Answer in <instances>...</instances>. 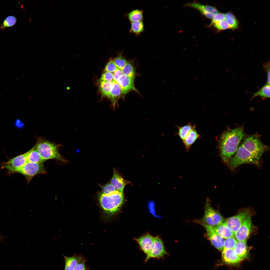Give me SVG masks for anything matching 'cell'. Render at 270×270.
Listing matches in <instances>:
<instances>
[{
  "label": "cell",
  "mask_w": 270,
  "mask_h": 270,
  "mask_svg": "<svg viewBox=\"0 0 270 270\" xmlns=\"http://www.w3.org/2000/svg\"><path fill=\"white\" fill-rule=\"evenodd\" d=\"M259 136L254 134L248 136L238 146L234 156L228 163L229 168L233 170L244 164L250 163L260 166L262 154L268 149Z\"/></svg>",
  "instance_id": "1"
},
{
  "label": "cell",
  "mask_w": 270,
  "mask_h": 270,
  "mask_svg": "<svg viewBox=\"0 0 270 270\" xmlns=\"http://www.w3.org/2000/svg\"><path fill=\"white\" fill-rule=\"evenodd\" d=\"M244 135L242 127L228 130L221 135L218 146L220 156L224 162L228 163L235 154Z\"/></svg>",
  "instance_id": "2"
},
{
  "label": "cell",
  "mask_w": 270,
  "mask_h": 270,
  "mask_svg": "<svg viewBox=\"0 0 270 270\" xmlns=\"http://www.w3.org/2000/svg\"><path fill=\"white\" fill-rule=\"evenodd\" d=\"M124 199L123 193L117 190L108 194H104L100 193L98 195L100 206L105 212L110 215L114 214L118 211L122 204Z\"/></svg>",
  "instance_id": "3"
},
{
  "label": "cell",
  "mask_w": 270,
  "mask_h": 270,
  "mask_svg": "<svg viewBox=\"0 0 270 270\" xmlns=\"http://www.w3.org/2000/svg\"><path fill=\"white\" fill-rule=\"evenodd\" d=\"M35 148L42 158L46 160L55 159L63 162H68L60 154L58 146L53 143L40 139L36 144Z\"/></svg>",
  "instance_id": "4"
},
{
  "label": "cell",
  "mask_w": 270,
  "mask_h": 270,
  "mask_svg": "<svg viewBox=\"0 0 270 270\" xmlns=\"http://www.w3.org/2000/svg\"><path fill=\"white\" fill-rule=\"evenodd\" d=\"M211 203L209 199L207 198L204 205V215L201 219L196 220V222L200 224L214 227L225 221L222 216L212 207Z\"/></svg>",
  "instance_id": "5"
},
{
  "label": "cell",
  "mask_w": 270,
  "mask_h": 270,
  "mask_svg": "<svg viewBox=\"0 0 270 270\" xmlns=\"http://www.w3.org/2000/svg\"><path fill=\"white\" fill-rule=\"evenodd\" d=\"M46 172L43 163H36L28 161L17 172L23 175L28 182L36 175L45 174Z\"/></svg>",
  "instance_id": "6"
},
{
  "label": "cell",
  "mask_w": 270,
  "mask_h": 270,
  "mask_svg": "<svg viewBox=\"0 0 270 270\" xmlns=\"http://www.w3.org/2000/svg\"><path fill=\"white\" fill-rule=\"evenodd\" d=\"M35 145L24 153L10 159L7 162L4 163L2 166V168L6 169L10 174L17 172L27 162L28 154L35 148Z\"/></svg>",
  "instance_id": "7"
},
{
  "label": "cell",
  "mask_w": 270,
  "mask_h": 270,
  "mask_svg": "<svg viewBox=\"0 0 270 270\" xmlns=\"http://www.w3.org/2000/svg\"><path fill=\"white\" fill-rule=\"evenodd\" d=\"M251 214H252L250 210H242L236 215L228 218L224 223L234 234L245 219Z\"/></svg>",
  "instance_id": "8"
},
{
  "label": "cell",
  "mask_w": 270,
  "mask_h": 270,
  "mask_svg": "<svg viewBox=\"0 0 270 270\" xmlns=\"http://www.w3.org/2000/svg\"><path fill=\"white\" fill-rule=\"evenodd\" d=\"M167 254L162 240L158 236L154 237L152 247L150 252L147 254L145 261L146 262L152 258H161Z\"/></svg>",
  "instance_id": "9"
},
{
  "label": "cell",
  "mask_w": 270,
  "mask_h": 270,
  "mask_svg": "<svg viewBox=\"0 0 270 270\" xmlns=\"http://www.w3.org/2000/svg\"><path fill=\"white\" fill-rule=\"evenodd\" d=\"M252 214L248 216L234 233V236L238 241L246 242L252 229Z\"/></svg>",
  "instance_id": "10"
},
{
  "label": "cell",
  "mask_w": 270,
  "mask_h": 270,
  "mask_svg": "<svg viewBox=\"0 0 270 270\" xmlns=\"http://www.w3.org/2000/svg\"><path fill=\"white\" fill-rule=\"evenodd\" d=\"M205 229L208 238L212 244L218 250L222 251L224 247V238H222L215 231L212 227L201 224Z\"/></svg>",
  "instance_id": "11"
},
{
  "label": "cell",
  "mask_w": 270,
  "mask_h": 270,
  "mask_svg": "<svg viewBox=\"0 0 270 270\" xmlns=\"http://www.w3.org/2000/svg\"><path fill=\"white\" fill-rule=\"evenodd\" d=\"M134 82V79L123 74L116 81L121 88L122 98H124L126 94L132 91L138 92L135 87Z\"/></svg>",
  "instance_id": "12"
},
{
  "label": "cell",
  "mask_w": 270,
  "mask_h": 270,
  "mask_svg": "<svg viewBox=\"0 0 270 270\" xmlns=\"http://www.w3.org/2000/svg\"><path fill=\"white\" fill-rule=\"evenodd\" d=\"M184 6L196 9L202 14L209 19H212L215 15L219 12L214 7L204 5L196 2L188 3Z\"/></svg>",
  "instance_id": "13"
},
{
  "label": "cell",
  "mask_w": 270,
  "mask_h": 270,
  "mask_svg": "<svg viewBox=\"0 0 270 270\" xmlns=\"http://www.w3.org/2000/svg\"><path fill=\"white\" fill-rule=\"evenodd\" d=\"M222 256L224 262L229 265L238 264L242 260L236 254L234 249H224L222 251Z\"/></svg>",
  "instance_id": "14"
},
{
  "label": "cell",
  "mask_w": 270,
  "mask_h": 270,
  "mask_svg": "<svg viewBox=\"0 0 270 270\" xmlns=\"http://www.w3.org/2000/svg\"><path fill=\"white\" fill-rule=\"evenodd\" d=\"M110 182L117 190L122 193H123L125 186L130 183L128 180H125L114 169L113 170V174Z\"/></svg>",
  "instance_id": "15"
},
{
  "label": "cell",
  "mask_w": 270,
  "mask_h": 270,
  "mask_svg": "<svg viewBox=\"0 0 270 270\" xmlns=\"http://www.w3.org/2000/svg\"><path fill=\"white\" fill-rule=\"evenodd\" d=\"M154 238V237L147 234L136 239V240L143 252L147 254L151 249Z\"/></svg>",
  "instance_id": "16"
},
{
  "label": "cell",
  "mask_w": 270,
  "mask_h": 270,
  "mask_svg": "<svg viewBox=\"0 0 270 270\" xmlns=\"http://www.w3.org/2000/svg\"><path fill=\"white\" fill-rule=\"evenodd\" d=\"M113 87L110 94L108 97L111 101L113 108H116V106H118V102L119 99L122 98V91L121 88L118 84L115 82Z\"/></svg>",
  "instance_id": "17"
},
{
  "label": "cell",
  "mask_w": 270,
  "mask_h": 270,
  "mask_svg": "<svg viewBox=\"0 0 270 270\" xmlns=\"http://www.w3.org/2000/svg\"><path fill=\"white\" fill-rule=\"evenodd\" d=\"M246 242L238 241L234 248L238 255L242 260L248 258L249 251Z\"/></svg>",
  "instance_id": "18"
},
{
  "label": "cell",
  "mask_w": 270,
  "mask_h": 270,
  "mask_svg": "<svg viewBox=\"0 0 270 270\" xmlns=\"http://www.w3.org/2000/svg\"><path fill=\"white\" fill-rule=\"evenodd\" d=\"M213 227L217 234L224 239L234 236V234L228 228L224 222Z\"/></svg>",
  "instance_id": "19"
},
{
  "label": "cell",
  "mask_w": 270,
  "mask_h": 270,
  "mask_svg": "<svg viewBox=\"0 0 270 270\" xmlns=\"http://www.w3.org/2000/svg\"><path fill=\"white\" fill-rule=\"evenodd\" d=\"M195 128H194L189 132L182 141L187 151H188L192 145L200 136Z\"/></svg>",
  "instance_id": "20"
},
{
  "label": "cell",
  "mask_w": 270,
  "mask_h": 270,
  "mask_svg": "<svg viewBox=\"0 0 270 270\" xmlns=\"http://www.w3.org/2000/svg\"><path fill=\"white\" fill-rule=\"evenodd\" d=\"M65 261L64 270H74L76 265L83 257L74 255L71 256H64Z\"/></svg>",
  "instance_id": "21"
},
{
  "label": "cell",
  "mask_w": 270,
  "mask_h": 270,
  "mask_svg": "<svg viewBox=\"0 0 270 270\" xmlns=\"http://www.w3.org/2000/svg\"><path fill=\"white\" fill-rule=\"evenodd\" d=\"M114 84V82L100 80L99 89L102 96L108 97L113 87Z\"/></svg>",
  "instance_id": "22"
},
{
  "label": "cell",
  "mask_w": 270,
  "mask_h": 270,
  "mask_svg": "<svg viewBox=\"0 0 270 270\" xmlns=\"http://www.w3.org/2000/svg\"><path fill=\"white\" fill-rule=\"evenodd\" d=\"M46 161L42 157L35 146L29 153L27 160V161L36 163H43Z\"/></svg>",
  "instance_id": "23"
},
{
  "label": "cell",
  "mask_w": 270,
  "mask_h": 270,
  "mask_svg": "<svg viewBox=\"0 0 270 270\" xmlns=\"http://www.w3.org/2000/svg\"><path fill=\"white\" fill-rule=\"evenodd\" d=\"M121 70L123 74L134 80L136 75L135 70L132 62L127 61L125 65Z\"/></svg>",
  "instance_id": "24"
},
{
  "label": "cell",
  "mask_w": 270,
  "mask_h": 270,
  "mask_svg": "<svg viewBox=\"0 0 270 270\" xmlns=\"http://www.w3.org/2000/svg\"><path fill=\"white\" fill-rule=\"evenodd\" d=\"M270 84L266 83L258 91L253 94L252 100L255 97L259 96L263 99L270 98Z\"/></svg>",
  "instance_id": "25"
},
{
  "label": "cell",
  "mask_w": 270,
  "mask_h": 270,
  "mask_svg": "<svg viewBox=\"0 0 270 270\" xmlns=\"http://www.w3.org/2000/svg\"><path fill=\"white\" fill-rule=\"evenodd\" d=\"M128 16L131 22L142 21L143 18V12L142 10L138 9L133 10L128 13Z\"/></svg>",
  "instance_id": "26"
},
{
  "label": "cell",
  "mask_w": 270,
  "mask_h": 270,
  "mask_svg": "<svg viewBox=\"0 0 270 270\" xmlns=\"http://www.w3.org/2000/svg\"><path fill=\"white\" fill-rule=\"evenodd\" d=\"M194 128H195V126L192 125L190 124L178 127V135L182 141L189 132Z\"/></svg>",
  "instance_id": "27"
},
{
  "label": "cell",
  "mask_w": 270,
  "mask_h": 270,
  "mask_svg": "<svg viewBox=\"0 0 270 270\" xmlns=\"http://www.w3.org/2000/svg\"><path fill=\"white\" fill-rule=\"evenodd\" d=\"M226 21L228 24L230 28L232 29L238 28V22L234 14L231 12H228L225 14Z\"/></svg>",
  "instance_id": "28"
},
{
  "label": "cell",
  "mask_w": 270,
  "mask_h": 270,
  "mask_svg": "<svg viewBox=\"0 0 270 270\" xmlns=\"http://www.w3.org/2000/svg\"><path fill=\"white\" fill-rule=\"evenodd\" d=\"M144 24L142 21L131 22L130 31L136 34H138L144 30Z\"/></svg>",
  "instance_id": "29"
},
{
  "label": "cell",
  "mask_w": 270,
  "mask_h": 270,
  "mask_svg": "<svg viewBox=\"0 0 270 270\" xmlns=\"http://www.w3.org/2000/svg\"><path fill=\"white\" fill-rule=\"evenodd\" d=\"M238 241L234 236L225 239L224 249H234Z\"/></svg>",
  "instance_id": "30"
},
{
  "label": "cell",
  "mask_w": 270,
  "mask_h": 270,
  "mask_svg": "<svg viewBox=\"0 0 270 270\" xmlns=\"http://www.w3.org/2000/svg\"><path fill=\"white\" fill-rule=\"evenodd\" d=\"M100 193L104 194H108L116 191L117 190L110 182L101 186Z\"/></svg>",
  "instance_id": "31"
},
{
  "label": "cell",
  "mask_w": 270,
  "mask_h": 270,
  "mask_svg": "<svg viewBox=\"0 0 270 270\" xmlns=\"http://www.w3.org/2000/svg\"><path fill=\"white\" fill-rule=\"evenodd\" d=\"M113 60L117 67L121 70L127 62L125 58L121 53L118 54Z\"/></svg>",
  "instance_id": "32"
},
{
  "label": "cell",
  "mask_w": 270,
  "mask_h": 270,
  "mask_svg": "<svg viewBox=\"0 0 270 270\" xmlns=\"http://www.w3.org/2000/svg\"><path fill=\"white\" fill-rule=\"evenodd\" d=\"M219 30H224L230 28L226 20H223L210 24Z\"/></svg>",
  "instance_id": "33"
},
{
  "label": "cell",
  "mask_w": 270,
  "mask_h": 270,
  "mask_svg": "<svg viewBox=\"0 0 270 270\" xmlns=\"http://www.w3.org/2000/svg\"><path fill=\"white\" fill-rule=\"evenodd\" d=\"M16 19L14 16H8L4 21L2 28L13 26L16 24Z\"/></svg>",
  "instance_id": "34"
},
{
  "label": "cell",
  "mask_w": 270,
  "mask_h": 270,
  "mask_svg": "<svg viewBox=\"0 0 270 270\" xmlns=\"http://www.w3.org/2000/svg\"><path fill=\"white\" fill-rule=\"evenodd\" d=\"M118 68L114 64L112 59L110 60L108 62L105 66L104 70L105 72H108L111 73L114 72Z\"/></svg>",
  "instance_id": "35"
},
{
  "label": "cell",
  "mask_w": 270,
  "mask_h": 270,
  "mask_svg": "<svg viewBox=\"0 0 270 270\" xmlns=\"http://www.w3.org/2000/svg\"><path fill=\"white\" fill-rule=\"evenodd\" d=\"M100 80L108 82H114L112 73L109 72H105L102 74Z\"/></svg>",
  "instance_id": "36"
},
{
  "label": "cell",
  "mask_w": 270,
  "mask_h": 270,
  "mask_svg": "<svg viewBox=\"0 0 270 270\" xmlns=\"http://www.w3.org/2000/svg\"><path fill=\"white\" fill-rule=\"evenodd\" d=\"M86 259L83 257L74 270H88L89 268L86 264Z\"/></svg>",
  "instance_id": "37"
},
{
  "label": "cell",
  "mask_w": 270,
  "mask_h": 270,
  "mask_svg": "<svg viewBox=\"0 0 270 270\" xmlns=\"http://www.w3.org/2000/svg\"><path fill=\"white\" fill-rule=\"evenodd\" d=\"M225 19V14L219 12L215 15L212 19V21L210 24L216 22L224 20Z\"/></svg>",
  "instance_id": "38"
},
{
  "label": "cell",
  "mask_w": 270,
  "mask_h": 270,
  "mask_svg": "<svg viewBox=\"0 0 270 270\" xmlns=\"http://www.w3.org/2000/svg\"><path fill=\"white\" fill-rule=\"evenodd\" d=\"M263 66L267 74V83L270 84V61L264 63Z\"/></svg>",
  "instance_id": "39"
},
{
  "label": "cell",
  "mask_w": 270,
  "mask_h": 270,
  "mask_svg": "<svg viewBox=\"0 0 270 270\" xmlns=\"http://www.w3.org/2000/svg\"><path fill=\"white\" fill-rule=\"evenodd\" d=\"M113 76L114 82L116 81L120 78V76L123 74L122 70L118 68L116 70L112 73Z\"/></svg>",
  "instance_id": "40"
}]
</instances>
